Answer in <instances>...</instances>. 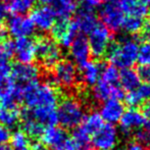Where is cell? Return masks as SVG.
<instances>
[{
	"instance_id": "obj_20",
	"label": "cell",
	"mask_w": 150,
	"mask_h": 150,
	"mask_svg": "<svg viewBox=\"0 0 150 150\" xmlns=\"http://www.w3.org/2000/svg\"><path fill=\"white\" fill-rule=\"evenodd\" d=\"M126 101L130 106H138L144 102L150 101V82L140 84L135 90L130 91L126 96Z\"/></svg>"
},
{
	"instance_id": "obj_36",
	"label": "cell",
	"mask_w": 150,
	"mask_h": 150,
	"mask_svg": "<svg viewBox=\"0 0 150 150\" xmlns=\"http://www.w3.org/2000/svg\"><path fill=\"white\" fill-rule=\"evenodd\" d=\"M10 136L11 134H10L8 128L0 125V147L6 146L7 142L10 140Z\"/></svg>"
},
{
	"instance_id": "obj_15",
	"label": "cell",
	"mask_w": 150,
	"mask_h": 150,
	"mask_svg": "<svg viewBox=\"0 0 150 150\" xmlns=\"http://www.w3.org/2000/svg\"><path fill=\"white\" fill-rule=\"evenodd\" d=\"M93 96L97 101L103 102L109 98L122 100L125 97V93L120 85H113V84L107 83V82L99 79L98 82L94 85Z\"/></svg>"
},
{
	"instance_id": "obj_29",
	"label": "cell",
	"mask_w": 150,
	"mask_h": 150,
	"mask_svg": "<svg viewBox=\"0 0 150 150\" xmlns=\"http://www.w3.org/2000/svg\"><path fill=\"white\" fill-rule=\"evenodd\" d=\"M21 119L20 110L14 108H2L0 109V125L6 128L14 127Z\"/></svg>"
},
{
	"instance_id": "obj_27",
	"label": "cell",
	"mask_w": 150,
	"mask_h": 150,
	"mask_svg": "<svg viewBox=\"0 0 150 150\" xmlns=\"http://www.w3.org/2000/svg\"><path fill=\"white\" fill-rule=\"evenodd\" d=\"M22 120H23L24 132L28 135V137L30 136L32 138L41 137L42 133H43L44 129H45V127H44L43 125H41L40 122H36L35 120L32 119L30 115L26 112V110L23 112Z\"/></svg>"
},
{
	"instance_id": "obj_18",
	"label": "cell",
	"mask_w": 150,
	"mask_h": 150,
	"mask_svg": "<svg viewBox=\"0 0 150 150\" xmlns=\"http://www.w3.org/2000/svg\"><path fill=\"white\" fill-rule=\"evenodd\" d=\"M41 138L45 146L51 147L55 150H62L69 137L63 129L51 126L44 129Z\"/></svg>"
},
{
	"instance_id": "obj_25",
	"label": "cell",
	"mask_w": 150,
	"mask_h": 150,
	"mask_svg": "<svg viewBox=\"0 0 150 150\" xmlns=\"http://www.w3.org/2000/svg\"><path fill=\"white\" fill-rule=\"evenodd\" d=\"M141 84V80L138 76V73L135 69H124L120 73V86L122 90L133 91L135 90Z\"/></svg>"
},
{
	"instance_id": "obj_10",
	"label": "cell",
	"mask_w": 150,
	"mask_h": 150,
	"mask_svg": "<svg viewBox=\"0 0 150 150\" xmlns=\"http://www.w3.org/2000/svg\"><path fill=\"white\" fill-rule=\"evenodd\" d=\"M6 29L8 34H10L16 39H18L31 37L35 31V26L30 16L25 14H13L8 20Z\"/></svg>"
},
{
	"instance_id": "obj_2",
	"label": "cell",
	"mask_w": 150,
	"mask_h": 150,
	"mask_svg": "<svg viewBox=\"0 0 150 150\" xmlns=\"http://www.w3.org/2000/svg\"><path fill=\"white\" fill-rule=\"evenodd\" d=\"M138 49L139 44L135 39L130 37L122 38L109 47L106 53L107 59L117 69H129L136 63Z\"/></svg>"
},
{
	"instance_id": "obj_46",
	"label": "cell",
	"mask_w": 150,
	"mask_h": 150,
	"mask_svg": "<svg viewBox=\"0 0 150 150\" xmlns=\"http://www.w3.org/2000/svg\"><path fill=\"white\" fill-rule=\"evenodd\" d=\"M0 150H28V148H23V149H11L7 146H3V147H0Z\"/></svg>"
},
{
	"instance_id": "obj_11",
	"label": "cell",
	"mask_w": 150,
	"mask_h": 150,
	"mask_svg": "<svg viewBox=\"0 0 150 150\" xmlns=\"http://www.w3.org/2000/svg\"><path fill=\"white\" fill-rule=\"evenodd\" d=\"M39 69L33 63H16L11 67L10 78L16 86H23L38 81Z\"/></svg>"
},
{
	"instance_id": "obj_26",
	"label": "cell",
	"mask_w": 150,
	"mask_h": 150,
	"mask_svg": "<svg viewBox=\"0 0 150 150\" xmlns=\"http://www.w3.org/2000/svg\"><path fill=\"white\" fill-rule=\"evenodd\" d=\"M71 150H90L91 135L78 127L73 133V137L69 138Z\"/></svg>"
},
{
	"instance_id": "obj_44",
	"label": "cell",
	"mask_w": 150,
	"mask_h": 150,
	"mask_svg": "<svg viewBox=\"0 0 150 150\" xmlns=\"http://www.w3.org/2000/svg\"><path fill=\"white\" fill-rule=\"evenodd\" d=\"M32 150H49L47 148V146H45V145H42V144H36L33 146V148Z\"/></svg>"
},
{
	"instance_id": "obj_21",
	"label": "cell",
	"mask_w": 150,
	"mask_h": 150,
	"mask_svg": "<svg viewBox=\"0 0 150 150\" xmlns=\"http://www.w3.org/2000/svg\"><path fill=\"white\" fill-rule=\"evenodd\" d=\"M81 69V79L87 86H94L98 82L101 75V67L100 63L96 61H87L85 64L80 67Z\"/></svg>"
},
{
	"instance_id": "obj_1",
	"label": "cell",
	"mask_w": 150,
	"mask_h": 150,
	"mask_svg": "<svg viewBox=\"0 0 150 150\" xmlns=\"http://www.w3.org/2000/svg\"><path fill=\"white\" fill-rule=\"evenodd\" d=\"M20 90L22 101H24L29 108H35V107L56 108L59 94L52 84L40 83L35 81L20 87Z\"/></svg>"
},
{
	"instance_id": "obj_14",
	"label": "cell",
	"mask_w": 150,
	"mask_h": 150,
	"mask_svg": "<svg viewBox=\"0 0 150 150\" xmlns=\"http://www.w3.org/2000/svg\"><path fill=\"white\" fill-rule=\"evenodd\" d=\"M146 124V119L141 111L136 108L125 110L120 120V128L124 135L129 136L138 131Z\"/></svg>"
},
{
	"instance_id": "obj_5",
	"label": "cell",
	"mask_w": 150,
	"mask_h": 150,
	"mask_svg": "<svg viewBox=\"0 0 150 150\" xmlns=\"http://www.w3.org/2000/svg\"><path fill=\"white\" fill-rule=\"evenodd\" d=\"M37 57L45 69H52L61 60V49L54 40L47 37H40L36 40Z\"/></svg>"
},
{
	"instance_id": "obj_38",
	"label": "cell",
	"mask_w": 150,
	"mask_h": 150,
	"mask_svg": "<svg viewBox=\"0 0 150 150\" xmlns=\"http://www.w3.org/2000/svg\"><path fill=\"white\" fill-rule=\"evenodd\" d=\"M11 65L7 60H0V78L10 77Z\"/></svg>"
},
{
	"instance_id": "obj_12",
	"label": "cell",
	"mask_w": 150,
	"mask_h": 150,
	"mask_svg": "<svg viewBox=\"0 0 150 150\" xmlns=\"http://www.w3.org/2000/svg\"><path fill=\"white\" fill-rule=\"evenodd\" d=\"M13 55L16 56L18 62L32 63L37 58L36 40L30 37L16 39L13 42Z\"/></svg>"
},
{
	"instance_id": "obj_28",
	"label": "cell",
	"mask_w": 150,
	"mask_h": 150,
	"mask_svg": "<svg viewBox=\"0 0 150 150\" xmlns=\"http://www.w3.org/2000/svg\"><path fill=\"white\" fill-rule=\"evenodd\" d=\"M102 125H103L102 117H100L99 112L94 111V112H91L88 115L84 117L80 128L83 129L85 132H87L88 134L92 136L97 130H99L102 127Z\"/></svg>"
},
{
	"instance_id": "obj_40",
	"label": "cell",
	"mask_w": 150,
	"mask_h": 150,
	"mask_svg": "<svg viewBox=\"0 0 150 150\" xmlns=\"http://www.w3.org/2000/svg\"><path fill=\"white\" fill-rule=\"evenodd\" d=\"M141 33H142L143 39L150 43V22L144 23V26H143L142 30H141Z\"/></svg>"
},
{
	"instance_id": "obj_17",
	"label": "cell",
	"mask_w": 150,
	"mask_h": 150,
	"mask_svg": "<svg viewBox=\"0 0 150 150\" xmlns=\"http://www.w3.org/2000/svg\"><path fill=\"white\" fill-rule=\"evenodd\" d=\"M124 111L125 106L120 102V100L109 98L102 102V104L100 106L99 115L102 117L103 122H106L107 124L113 125L115 122H120Z\"/></svg>"
},
{
	"instance_id": "obj_8",
	"label": "cell",
	"mask_w": 150,
	"mask_h": 150,
	"mask_svg": "<svg viewBox=\"0 0 150 150\" xmlns=\"http://www.w3.org/2000/svg\"><path fill=\"white\" fill-rule=\"evenodd\" d=\"M53 81L63 88H71L77 82L78 71L75 63L71 60H60L52 69Z\"/></svg>"
},
{
	"instance_id": "obj_31",
	"label": "cell",
	"mask_w": 150,
	"mask_h": 150,
	"mask_svg": "<svg viewBox=\"0 0 150 150\" xmlns=\"http://www.w3.org/2000/svg\"><path fill=\"white\" fill-rule=\"evenodd\" d=\"M10 143L14 149L27 148L29 145V137L24 131H16L10 136Z\"/></svg>"
},
{
	"instance_id": "obj_48",
	"label": "cell",
	"mask_w": 150,
	"mask_h": 150,
	"mask_svg": "<svg viewBox=\"0 0 150 150\" xmlns=\"http://www.w3.org/2000/svg\"><path fill=\"white\" fill-rule=\"evenodd\" d=\"M0 109H1V103H0Z\"/></svg>"
},
{
	"instance_id": "obj_33",
	"label": "cell",
	"mask_w": 150,
	"mask_h": 150,
	"mask_svg": "<svg viewBox=\"0 0 150 150\" xmlns=\"http://www.w3.org/2000/svg\"><path fill=\"white\" fill-rule=\"evenodd\" d=\"M137 61L140 65H148L150 67V43L145 42L139 46Z\"/></svg>"
},
{
	"instance_id": "obj_9",
	"label": "cell",
	"mask_w": 150,
	"mask_h": 150,
	"mask_svg": "<svg viewBox=\"0 0 150 150\" xmlns=\"http://www.w3.org/2000/svg\"><path fill=\"white\" fill-rule=\"evenodd\" d=\"M54 41L57 42L62 47H69L75 38L78 36V28L74 21L59 18L56 21L51 29Z\"/></svg>"
},
{
	"instance_id": "obj_13",
	"label": "cell",
	"mask_w": 150,
	"mask_h": 150,
	"mask_svg": "<svg viewBox=\"0 0 150 150\" xmlns=\"http://www.w3.org/2000/svg\"><path fill=\"white\" fill-rule=\"evenodd\" d=\"M31 20L35 28L42 32L51 31L56 22V16L50 6L40 5L32 10Z\"/></svg>"
},
{
	"instance_id": "obj_23",
	"label": "cell",
	"mask_w": 150,
	"mask_h": 150,
	"mask_svg": "<svg viewBox=\"0 0 150 150\" xmlns=\"http://www.w3.org/2000/svg\"><path fill=\"white\" fill-rule=\"evenodd\" d=\"M74 22L77 26L78 31L81 32L82 34H89L98 25L95 12L83 9H79L76 20Z\"/></svg>"
},
{
	"instance_id": "obj_47",
	"label": "cell",
	"mask_w": 150,
	"mask_h": 150,
	"mask_svg": "<svg viewBox=\"0 0 150 150\" xmlns=\"http://www.w3.org/2000/svg\"><path fill=\"white\" fill-rule=\"evenodd\" d=\"M37 1L40 2V3H42V4H45V3H49L50 0H37Z\"/></svg>"
},
{
	"instance_id": "obj_35",
	"label": "cell",
	"mask_w": 150,
	"mask_h": 150,
	"mask_svg": "<svg viewBox=\"0 0 150 150\" xmlns=\"http://www.w3.org/2000/svg\"><path fill=\"white\" fill-rule=\"evenodd\" d=\"M102 2H103V0H81L80 9L95 12L97 9L100 8Z\"/></svg>"
},
{
	"instance_id": "obj_42",
	"label": "cell",
	"mask_w": 150,
	"mask_h": 150,
	"mask_svg": "<svg viewBox=\"0 0 150 150\" xmlns=\"http://www.w3.org/2000/svg\"><path fill=\"white\" fill-rule=\"evenodd\" d=\"M7 35H8V32H7V29H6L5 26L3 25H0V41H3V40H6L7 38Z\"/></svg>"
},
{
	"instance_id": "obj_3",
	"label": "cell",
	"mask_w": 150,
	"mask_h": 150,
	"mask_svg": "<svg viewBox=\"0 0 150 150\" xmlns=\"http://www.w3.org/2000/svg\"><path fill=\"white\" fill-rule=\"evenodd\" d=\"M56 112L58 122L65 129L77 128L85 117L82 104L74 97L63 99L58 105Z\"/></svg>"
},
{
	"instance_id": "obj_34",
	"label": "cell",
	"mask_w": 150,
	"mask_h": 150,
	"mask_svg": "<svg viewBox=\"0 0 150 150\" xmlns=\"http://www.w3.org/2000/svg\"><path fill=\"white\" fill-rule=\"evenodd\" d=\"M13 56V42L7 39L0 41V60H8Z\"/></svg>"
},
{
	"instance_id": "obj_45",
	"label": "cell",
	"mask_w": 150,
	"mask_h": 150,
	"mask_svg": "<svg viewBox=\"0 0 150 150\" xmlns=\"http://www.w3.org/2000/svg\"><path fill=\"white\" fill-rule=\"evenodd\" d=\"M139 2L142 3L143 5L146 6L147 8H149L150 9V0H139Z\"/></svg>"
},
{
	"instance_id": "obj_37",
	"label": "cell",
	"mask_w": 150,
	"mask_h": 150,
	"mask_svg": "<svg viewBox=\"0 0 150 150\" xmlns=\"http://www.w3.org/2000/svg\"><path fill=\"white\" fill-rule=\"evenodd\" d=\"M137 73H138V76L141 81L150 82V67H148V65H140Z\"/></svg>"
},
{
	"instance_id": "obj_19",
	"label": "cell",
	"mask_w": 150,
	"mask_h": 150,
	"mask_svg": "<svg viewBox=\"0 0 150 150\" xmlns=\"http://www.w3.org/2000/svg\"><path fill=\"white\" fill-rule=\"evenodd\" d=\"M26 112L35 120L36 122H40L44 127H51L56 126L58 122L57 112L56 108L51 107H35V108H29Z\"/></svg>"
},
{
	"instance_id": "obj_39",
	"label": "cell",
	"mask_w": 150,
	"mask_h": 150,
	"mask_svg": "<svg viewBox=\"0 0 150 150\" xmlns=\"http://www.w3.org/2000/svg\"><path fill=\"white\" fill-rule=\"evenodd\" d=\"M122 150H146L145 147L142 144H140L137 141H132V142H129L122 147Z\"/></svg>"
},
{
	"instance_id": "obj_24",
	"label": "cell",
	"mask_w": 150,
	"mask_h": 150,
	"mask_svg": "<svg viewBox=\"0 0 150 150\" xmlns=\"http://www.w3.org/2000/svg\"><path fill=\"white\" fill-rule=\"evenodd\" d=\"M36 0H2L6 11L13 14H25L34 8Z\"/></svg>"
},
{
	"instance_id": "obj_4",
	"label": "cell",
	"mask_w": 150,
	"mask_h": 150,
	"mask_svg": "<svg viewBox=\"0 0 150 150\" xmlns=\"http://www.w3.org/2000/svg\"><path fill=\"white\" fill-rule=\"evenodd\" d=\"M88 45L90 53L95 58H101L107 53L112 42L111 31L104 25H97L88 34Z\"/></svg>"
},
{
	"instance_id": "obj_30",
	"label": "cell",
	"mask_w": 150,
	"mask_h": 150,
	"mask_svg": "<svg viewBox=\"0 0 150 150\" xmlns=\"http://www.w3.org/2000/svg\"><path fill=\"white\" fill-rule=\"evenodd\" d=\"M144 26L143 18H137L134 16H127L122 23V30H124L127 34L135 35V34L140 33Z\"/></svg>"
},
{
	"instance_id": "obj_43",
	"label": "cell",
	"mask_w": 150,
	"mask_h": 150,
	"mask_svg": "<svg viewBox=\"0 0 150 150\" xmlns=\"http://www.w3.org/2000/svg\"><path fill=\"white\" fill-rule=\"evenodd\" d=\"M5 14H6V10L4 9L2 3H0V25L3 23V21L5 20Z\"/></svg>"
},
{
	"instance_id": "obj_16",
	"label": "cell",
	"mask_w": 150,
	"mask_h": 150,
	"mask_svg": "<svg viewBox=\"0 0 150 150\" xmlns=\"http://www.w3.org/2000/svg\"><path fill=\"white\" fill-rule=\"evenodd\" d=\"M69 56L75 64L82 67L90 58V48L87 38L83 35H78L69 46Z\"/></svg>"
},
{
	"instance_id": "obj_32",
	"label": "cell",
	"mask_w": 150,
	"mask_h": 150,
	"mask_svg": "<svg viewBox=\"0 0 150 150\" xmlns=\"http://www.w3.org/2000/svg\"><path fill=\"white\" fill-rule=\"evenodd\" d=\"M136 141L142 144L145 148H150V122H146L136 133Z\"/></svg>"
},
{
	"instance_id": "obj_41",
	"label": "cell",
	"mask_w": 150,
	"mask_h": 150,
	"mask_svg": "<svg viewBox=\"0 0 150 150\" xmlns=\"http://www.w3.org/2000/svg\"><path fill=\"white\" fill-rule=\"evenodd\" d=\"M143 115H144L145 119L150 120V101L145 102L144 106H143Z\"/></svg>"
},
{
	"instance_id": "obj_6",
	"label": "cell",
	"mask_w": 150,
	"mask_h": 150,
	"mask_svg": "<svg viewBox=\"0 0 150 150\" xmlns=\"http://www.w3.org/2000/svg\"><path fill=\"white\" fill-rule=\"evenodd\" d=\"M99 14L102 25L110 31L122 30V23L127 16L113 0H104L99 8Z\"/></svg>"
},
{
	"instance_id": "obj_22",
	"label": "cell",
	"mask_w": 150,
	"mask_h": 150,
	"mask_svg": "<svg viewBox=\"0 0 150 150\" xmlns=\"http://www.w3.org/2000/svg\"><path fill=\"white\" fill-rule=\"evenodd\" d=\"M50 7L56 18L69 20L77 10L76 0H50Z\"/></svg>"
},
{
	"instance_id": "obj_7",
	"label": "cell",
	"mask_w": 150,
	"mask_h": 150,
	"mask_svg": "<svg viewBox=\"0 0 150 150\" xmlns=\"http://www.w3.org/2000/svg\"><path fill=\"white\" fill-rule=\"evenodd\" d=\"M119 134L113 125L103 124L99 130L92 135L91 144L97 150H112L117 144Z\"/></svg>"
}]
</instances>
